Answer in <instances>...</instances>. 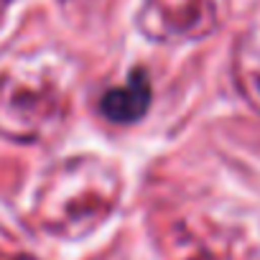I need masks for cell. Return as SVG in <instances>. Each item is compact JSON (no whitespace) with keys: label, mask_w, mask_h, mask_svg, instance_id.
Wrapping results in <instances>:
<instances>
[{"label":"cell","mask_w":260,"mask_h":260,"mask_svg":"<svg viewBox=\"0 0 260 260\" xmlns=\"http://www.w3.org/2000/svg\"><path fill=\"white\" fill-rule=\"evenodd\" d=\"M67 115V87L46 64H16L0 77V133L44 138Z\"/></svg>","instance_id":"cell-1"},{"label":"cell","mask_w":260,"mask_h":260,"mask_svg":"<svg viewBox=\"0 0 260 260\" xmlns=\"http://www.w3.org/2000/svg\"><path fill=\"white\" fill-rule=\"evenodd\" d=\"M151 11L164 34H202L214 23L209 0H151Z\"/></svg>","instance_id":"cell-2"},{"label":"cell","mask_w":260,"mask_h":260,"mask_svg":"<svg viewBox=\"0 0 260 260\" xmlns=\"http://www.w3.org/2000/svg\"><path fill=\"white\" fill-rule=\"evenodd\" d=\"M6 3H8V0H0V8H3V6H6Z\"/></svg>","instance_id":"cell-4"},{"label":"cell","mask_w":260,"mask_h":260,"mask_svg":"<svg viewBox=\"0 0 260 260\" xmlns=\"http://www.w3.org/2000/svg\"><path fill=\"white\" fill-rule=\"evenodd\" d=\"M148 102H151V82L146 72H133L122 87L110 89L102 97L100 107L105 117L112 122H136L148 110Z\"/></svg>","instance_id":"cell-3"}]
</instances>
